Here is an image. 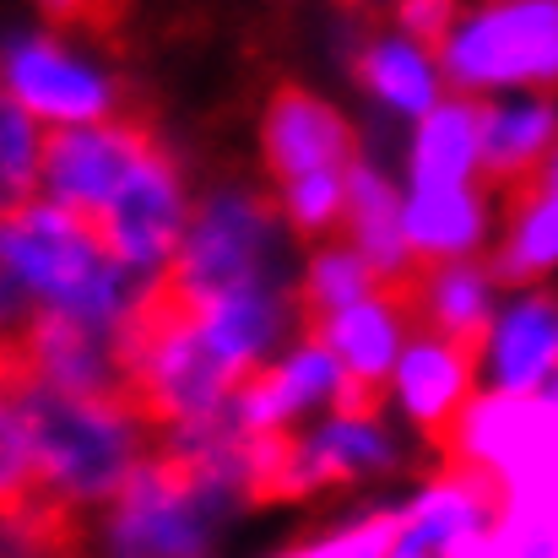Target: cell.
Instances as JSON below:
<instances>
[{
  "mask_svg": "<svg viewBox=\"0 0 558 558\" xmlns=\"http://www.w3.org/2000/svg\"><path fill=\"white\" fill-rule=\"evenodd\" d=\"M22 423L38 445L49 494L71 499L76 510L114 505L125 494L131 472L142 466V456L153 450V434L142 423H131L109 407H93V401H71L44 385L22 401Z\"/></svg>",
  "mask_w": 558,
  "mask_h": 558,
  "instance_id": "cell-1",
  "label": "cell"
},
{
  "mask_svg": "<svg viewBox=\"0 0 558 558\" xmlns=\"http://www.w3.org/2000/svg\"><path fill=\"white\" fill-rule=\"evenodd\" d=\"M439 71V93L558 87V0L483 5L456 27Z\"/></svg>",
  "mask_w": 558,
  "mask_h": 558,
  "instance_id": "cell-2",
  "label": "cell"
},
{
  "mask_svg": "<svg viewBox=\"0 0 558 558\" xmlns=\"http://www.w3.org/2000/svg\"><path fill=\"white\" fill-rule=\"evenodd\" d=\"M163 147L147 109H114L93 125H44L38 131V174L44 201L60 211H104L120 185Z\"/></svg>",
  "mask_w": 558,
  "mask_h": 558,
  "instance_id": "cell-3",
  "label": "cell"
},
{
  "mask_svg": "<svg viewBox=\"0 0 558 558\" xmlns=\"http://www.w3.org/2000/svg\"><path fill=\"white\" fill-rule=\"evenodd\" d=\"M282 222V201L271 195H211L185 233V250L169 260L190 288L217 304L239 293H266L271 282V239Z\"/></svg>",
  "mask_w": 558,
  "mask_h": 558,
  "instance_id": "cell-4",
  "label": "cell"
},
{
  "mask_svg": "<svg viewBox=\"0 0 558 558\" xmlns=\"http://www.w3.org/2000/svg\"><path fill=\"white\" fill-rule=\"evenodd\" d=\"M98 228V244L131 266V271H158L185 250V185H180V163L169 158V147H158L147 163H136V174L120 185V195L104 211H87Z\"/></svg>",
  "mask_w": 558,
  "mask_h": 558,
  "instance_id": "cell-5",
  "label": "cell"
},
{
  "mask_svg": "<svg viewBox=\"0 0 558 558\" xmlns=\"http://www.w3.org/2000/svg\"><path fill=\"white\" fill-rule=\"evenodd\" d=\"M22 342L33 353V369H38L44 390H60L71 401H93V407H109V412L131 417V379L120 369L109 326H93L82 315H65V310L44 304L27 320Z\"/></svg>",
  "mask_w": 558,
  "mask_h": 558,
  "instance_id": "cell-6",
  "label": "cell"
},
{
  "mask_svg": "<svg viewBox=\"0 0 558 558\" xmlns=\"http://www.w3.org/2000/svg\"><path fill=\"white\" fill-rule=\"evenodd\" d=\"M260 163L288 190L310 174H353L364 158H359V131L320 93L282 82L260 114Z\"/></svg>",
  "mask_w": 558,
  "mask_h": 558,
  "instance_id": "cell-7",
  "label": "cell"
},
{
  "mask_svg": "<svg viewBox=\"0 0 558 558\" xmlns=\"http://www.w3.org/2000/svg\"><path fill=\"white\" fill-rule=\"evenodd\" d=\"M0 87L27 114H44L54 125H93V120H109L120 109V93L104 76L82 71L54 38L5 44L0 49Z\"/></svg>",
  "mask_w": 558,
  "mask_h": 558,
  "instance_id": "cell-8",
  "label": "cell"
},
{
  "mask_svg": "<svg viewBox=\"0 0 558 558\" xmlns=\"http://www.w3.org/2000/svg\"><path fill=\"white\" fill-rule=\"evenodd\" d=\"M396 385H401V401H407V417L412 428L439 450V461L456 450L461 439V423L466 412L477 407V369H466L450 348H434V342H412L401 369H396Z\"/></svg>",
  "mask_w": 558,
  "mask_h": 558,
  "instance_id": "cell-9",
  "label": "cell"
},
{
  "mask_svg": "<svg viewBox=\"0 0 558 558\" xmlns=\"http://www.w3.org/2000/svg\"><path fill=\"white\" fill-rule=\"evenodd\" d=\"M558 153V109L554 98H532L521 109H494L483 104V142H477V190L505 195V190L543 180Z\"/></svg>",
  "mask_w": 558,
  "mask_h": 558,
  "instance_id": "cell-10",
  "label": "cell"
},
{
  "mask_svg": "<svg viewBox=\"0 0 558 558\" xmlns=\"http://www.w3.org/2000/svg\"><path fill=\"white\" fill-rule=\"evenodd\" d=\"M505 239L483 255L494 288H537L558 266V190L548 180L505 190Z\"/></svg>",
  "mask_w": 558,
  "mask_h": 558,
  "instance_id": "cell-11",
  "label": "cell"
},
{
  "mask_svg": "<svg viewBox=\"0 0 558 558\" xmlns=\"http://www.w3.org/2000/svg\"><path fill=\"white\" fill-rule=\"evenodd\" d=\"M558 374V299L526 293L494 326V379L499 396H543Z\"/></svg>",
  "mask_w": 558,
  "mask_h": 558,
  "instance_id": "cell-12",
  "label": "cell"
},
{
  "mask_svg": "<svg viewBox=\"0 0 558 558\" xmlns=\"http://www.w3.org/2000/svg\"><path fill=\"white\" fill-rule=\"evenodd\" d=\"M477 142H483V98L477 93H445L434 114H423L412 142V185L450 190L477 180Z\"/></svg>",
  "mask_w": 558,
  "mask_h": 558,
  "instance_id": "cell-13",
  "label": "cell"
},
{
  "mask_svg": "<svg viewBox=\"0 0 558 558\" xmlns=\"http://www.w3.org/2000/svg\"><path fill=\"white\" fill-rule=\"evenodd\" d=\"M488 195L477 185H450V190H417L407 201V255L412 260H472V250L483 244L488 228Z\"/></svg>",
  "mask_w": 558,
  "mask_h": 558,
  "instance_id": "cell-14",
  "label": "cell"
},
{
  "mask_svg": "<svg viewBox=\"0 0 558 558\" xmlns=\"http://www.w3.org/2000/svg\"><path fill=\"white\" fill-rule=\"evenodd\" d=\"M348 250L369 260L374 282L407 260V206L396 201L390 180L374 174L369 163H359L348 174Z\"/></svg>",
  "mask_w": 558,
  "mask_h": 558,
  "instance_id": "cell-15",
  "label": "cell"
},
{
  "mask_svg": "<svg viewBox=\"0 0 558 558\" xmlns=\"http://www.w3.org/2000/svg\"><path fill=\"white\" fill-rule=\"evenodd\" d=\"M348 65H353V76L364 87H374L401 114H434V104H439V76H428V65H423V54L412 44L364 38V44L348 49Z\"/></svg>",
  "mask_w": 558,
  "mask_h": 558,
  "instance_id": "cell-16",
  "label": "cell"
},
{
  "mask_svg": "<svg viewBox=\"0 0 558 558\" xmlns=\"http://www.w3.org/2000/svg\"><path fill=\"white\" fill-rule=\"evenodd\" d=\"M33 206H44L38 131H33V114L0 87V228L22 222Z\"/></svg>",
  "mask_w": 558,
  "mask_h": 558,
  "instance_id": "cell-17",
  "label": "cell"
},
{
  "mask_svg": "<svg viewBox=\"0 0 558 558\" xmlns=\"http://www.w3.org/2000/svg\"><path fill=\"white\" fill-rule=\"evenodd\" d=\"M87 510L60 494L33 499L16 515H0V558H76L87 543Z\"/></svg>",
  "mask_w": 558,
  "mask_h": 558,
  "instance_id": "cell-18",
  "label": "cell"
},
{
  "mask_svg": "<svg viewBox=\"0 0 558 558\" xmlns=\"http://www.w3.org/2000/svg\"><path fill=\"white\" fill-rule=\"evenodd\" d=\"M326 348H337L342 374L390 385V364H396V348H401V326H396V315H390L385 304L364 299V304H353V310L337 315Z\"/></svg>",
  "mask_w": 558,
  "mask_h": 558,
  "instance_id": "cell-19",
  "label": "cell"
},
{
  "mask_svg": "<svg viewBox=\"0 0 558 558\" xmlns=\"http://www.w3.org/2000/svg\"><path fill=\"white\" fill-rule=\"evenodd\" d=\"M44 494H49V483H44L38 445L22 423V407L0 401V515H16Z\"/></svg>",
  "mask_w": 558,
  "mask_h": 558,
  "instance_id": "cell-20",
  "label": "cell"
},
{
  "mask_svg": "<svg viewBox=\"0 0 558 558\" xmlns=\"http://www.w3.org/2000/svg\"><path fill=\"white\" fill-rule=\"evenodd\" d=\"M390 16L401 22L407 44H412L423 60L445 65L450 38H456V16H461V5H456V0H396V5H390Z\"/></svg>",
  "mask_w": 558,
  "mask_h": 558,
  "instance_id": "cell-21",
  "label": "cell"
},
{
  "mask_svg": "<svg viewBox=\"0 0 558 558\" xmlns=\"http://www.w3.org/2000/svg\"><path fill=\"white\" fill-rule=\"evenodd\" d=\"M38 16L54 27V33H93V38H114L125 11L136 0H33Z\"/></svg>",
  "mask_w": 558,
  "mask_h": 558,
  "instance_id": "cell-22",
  "label": "cell"
},
{
  "mask_svg": "<svg viewBox=\"0 0 558 558\" xmlns=\"http://www.w3.org/2000/svg\"><path fill=\"white\" fill-rule=\"evenodd\" d=\"M401 532H407V510H401V515L364 521L359 532H348V537H337V543H326V548L299 554V558H390L396 554V543H401Z\"/></svg>",
  "mask_w": 558,
  "mask_h": 558,
  "instance_id": "cell-23",
  "label": "cell"
},
{
  "mask_svg": "<svg viewBox=\"0 0 558 558\" xmlns=\"http://www.w3.org/2000/svg\"><path fill=\"white\" fill-rule=\"evenodd\" d=\"M27 293H33V288H27V277H22V266H16V250H11V233L0 228V337H22V331H27V320L38 315Z\"/></svg>",
  "mask_w": 558,
  "mask_h": 558,
  "instance_id": "cell-24",
  "label": "cell"
},
{
  "mask_svg": "<svg viewBox=\"0 0 558 558\" xmlns=\"http://www.w3.org/2000/svg\"><path fill=\"white\" fill-rule=\"evenodd\" d=\"M543 180H548V190H558V153H554V163H548V174H543Z\"/></svg>",
  "mask_w": 558,
  "mask_h": 558,
  "instance_id": "cell-25",
  "label": "cell"
},
{
  "mask_svg": "<svg viewBox=\"0 0 558 558\" xmlns=\"http://www.w3.org/2000/svg\"><path fill=\"white\" fill-rule=\"evenodd\" d=\"M483 5H510V0H483Z\"/></svg>",
  "mask_w": 558,
  "mask_h": 558,
  "instance_id": "cell-26",
  "label": "cell"
}]
</instances>
